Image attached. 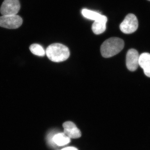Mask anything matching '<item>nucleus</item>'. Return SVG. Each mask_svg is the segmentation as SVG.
Masks as SVG:
<instances>
[{"mask_svg":"<svg viewBox=\"0 0 150 150\" xmlns=\"http://www.w3.org/2000/svg\"><path fill=\"white\" fill-rule=\"evenodd\" d=\"M139 66L144 70L146 76L150 77V54L144 53L140 55Z\"/></svg>","mask_w":150,"mask_h":150,"instance_id":"10","label":"nucleus"},{"mask_svg":"<svg viewBox=\"0 0 150 150\" xmlns=\"http://www.w3.org/2000/svg\"><path fill=\"white\" fill-rule=\"evenodd\" d=\"M21 8L19 0H4L0 8L2 16L17 15Z\"/></svg>","mask_w":150,"mask_h":150,"instance_id":"5","label":"nucleus"},{"mask_svg":"<svg viewBox=\"0 0 150 150\" xmlns=\"http://www.w3.org/2000/svg\"><path fill=\"white\" fill-rule=\"evenodd\" d=\"M48 141L51 145L62 146L68 144L71 142L69 138L64 133L50 135L48 137Z\"/></svg>","mask_w":150,"mask_h":150,"instance_id":"8","label":"nucleus"},{"mask_svg":"<svg viewBox=\"0 0 150 150\" xmlns=\"http://www.w3.org/2000/svg\"><path fill=\"white\" fill-rule=\"evenodd\" d=\"M139 26V22L137 17L132 13L126 16L120 25V30L125 34H131L137 30Z\"/></svg>","mask_w":150,"mask_h":150,"instance_id":"3","label":"nucleus"},{"mask_svg":"<svg viewBox=\"0 0 150 150\" xmlns=\"http://www.w3.org/2000/svg\"><path fill=\"white\" fill-rule=\"evenodd\" d=\"M124 46V41L121 38H110L102 43L100 47V52L103 57L110 58L120 53Z\"/></svg>","mask_w":150,"mask_h":150,"instance_id":"1","label":"nucleus"},{"mask_svg":"<svg viewBox=\"0 0 150 150\" xmlns=\"http://www.w3.org/2000/svg\"><path fill=\"white\" fill-rule=\"evenodd\" d=\"M30 50L34 55L38 56H43L46 54V51L41 45L38 44H33L29 47Z\"/></svg>","mask_w":150,"mask_h":150,"instance_id":"12","label":"nucleus"},{"mask_svg":"<svg viewBox=\"0 0 150 150\" xmlns=\"http://www.w3.org/2000/svg\"><path fill=\"white\" fill-rule=\"evenodd\" d=\"M139 56L138 51L136 49H131L128 51L126 54V65L129 71H134L138 69Z\"/></svg>","mask_w":150,"mask_h":150,"instance_id":"6","label":"nucleus"},{"mask_svg":"<svg viewBox=\"0 0 150 150\" xmlns=\"http://www.w3.org/2000/svg\"><path fill=\"white\" fill-rule=\"evenodd\" d=\"M46 54L49 60L54 62H61L67 60L70 56L69 48L61 43L51 44L46 48Z\"/></svg>","mask_w":150,"mask_h":150,"instance_id":"2","label":"nucleus"},{"mask_svg":"<svg viewBox=\"0 0 150 150\" xmlns=\"http://www.w3.org/2000/svg\"><path fill=\"white\" fill-rule=\"evenodd\" d=\"M148 1H150V0H148Z\"/></svg>","mask_w":150,"mask_h":150,"instance_id":"14","label":"nucleus"},{"mask_svg":"<svg viewBox=\"0 0 150 150\" xmlns=\"http://www.w3.org/2000/svg\"><path fill=\"white\" fill-rule=\"evenodd\" d=\"M64 133L70 139H78L81 136V133L75 123L71 121H67L63 123Z\"/></svg>","mask_w":150,"mask_h":150,"instance_id":"7","label":"nucleus"},{"mask_svg":"<svg viewBox=\"0 0 150 150\" xmlns=\"http://www.w3.org/2000/svg\"><path fill=\"white\" fill-rule=\"evenodd\" d=\"M82 14L86 18L93 20L94 21L98 19L102 15L94 11L90 10L88 9H83L81 11Z\"/></svg>","mask_w":150,"mask_h":150,"instance_id":"11","label":"nucleus"},{"mask_svg":"<svg viewBox=\"0 0 150 150\" xmlns=\"http://www.w3.org/2000/svg\"><path fill=\"white\" fill-rule=\"evenodd\" d=\"M23 23V19L18 15L0 16V26L8 29H16Z\"/></svg>","mask_w":150,"mask_h":150,"instance_id":"4","label":"nucleus"},{"mask_svg":"<svg viewBox=\"0 0 150 150\" xmlns=\"http://www.w3.org/2000/svg\"><path fill=\"white\" fill-rule=\"evenodd\" d=\"M107 22V17L102 15L98 19L95 21L92 25L93 32L96 35L101 34L106 30V24Z\"/></svg>","mask_w":150,"mask_h":150,"instance_id":"9","label":"nucleus"},{"mask_svg":"<svg viewBox=\"0 0 150 150\" xmlns=\"http://www.w3.org/2000/svg\"><path fill=\"white\" fill-rule=\"evenodd\" d=\"M61 150H78L76 148L74 147H68L62 149Z\"/></svg>","mask_w":150,"mask_h":150,"instance_id":"13","label":"nucleus"}]
</instances>
